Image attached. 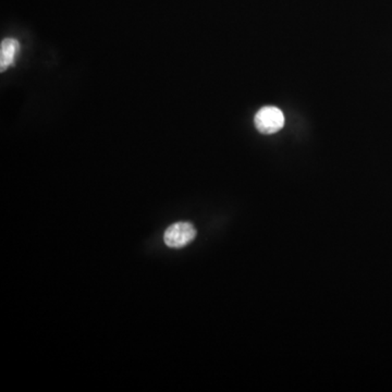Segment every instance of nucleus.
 Instances as JSON below:
<instances>
[{"label":"nucleus","instance_id":"3","mask_svg":"<svg viewBox=\"0 0 392 392\" xmlns=\"http://www.w3.org/2000/svg\"><path fill=\"white\" fill-rule=\"evenodd\" d=\"M20 51V44L13 38H6L0 45V70H7L13 64L15 57Z\"/></svg>","mask_w":392,"mask_h":392},{"label":"nucleus","instance_id":"2","mask_svg":"<svg viewBox=\"0 0 392 392\" xmlns=\"http://www.w3.org/2000/svg\"><path fill=\"white\" fill-rule=\"evenodd\" d=\"M195 237L196 230L190 223H176L166 230L164 240L169 248H181L192 242Z\"/></svg>","mask_w":392,"mask_h":392},{"label":"nucleus","instance_id":"1","mask_svg":"<svg viewBox=\"0 0 392 392\" xmlns=\"http://www.w3.org/2000/svg\"><path fill=\"white\" fill-rule=\"evenodd\" d=\"M254 122H255L256 129L261 133L273 135L284 127V112H281L280 109L277 108V107H263L256 114Z\"/></svg>","mask_w":392,"mask_h":392}]
</instances>
